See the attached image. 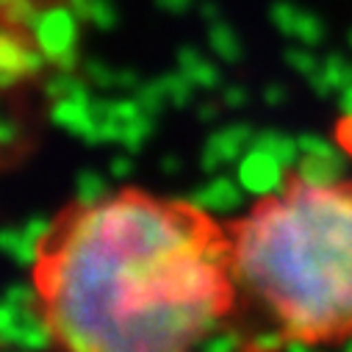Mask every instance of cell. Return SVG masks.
Returning <instances> with one entry per match:
<instances>
[{
    "label": "cell",
    "mask_w": 352,
    "mask_h": 352,
    "mask_svg": "<svg viewBox=\"0 0 352 352\" xmlns=\"http://www.w3.org/2000/svg\"><path fill=\"white\" fill-rule=\"evenodd\" d=\"M233 311L244 349L352 341V178L286 172L228 219Z\"/></svg>",
    "instance_id": "cell-2"
},
{
    "label": "cell",
    "mask_w": 352,
    "mask_h": 352,
    "mask_svg": "<svg viewBox=\"0 0 352 352\" xmlns=\"http://www.w3.org/2000/svg\"><path fill=\"white\" fill-rule=\"evenodd\" d=\"M228 219L186 197L120 186L61 206L31 247L28 305L69 352H184L233 311Z\"/></svg>",
    "instance_id": "cell-1"
},
{
    "label": "cell",
    "mask_w": 352,
    "mask_h": 352,
    "mask_svg": "<svg viewBox=\"0 0 352 352\" xmlns=\"http://www.w3.org/2000/svg\"><path fill=\"white\" fill-rule=\"evenodd\" d=\"M86 20L75 0H0V86L28 98L80 64Z\"/></svg>",
    "instance_id": "cell-3"
}]
</instances>
